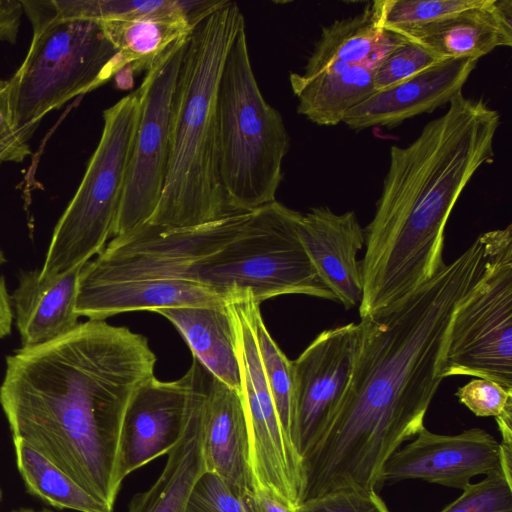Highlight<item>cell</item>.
Segmentation results:
<instances>
[{"instance_id": "obj_1", "label": "cell", "mask_w": 512, "mask_h": 512, "mask_svg": "<svg viewBox=\"0 0 512 512\" xmlns=\"http://www.w3.org/2000/svg\"><path fill=\"white\" fill-rule=\"evenodd\" d=\"M480 234L401 299L361 318L351 376L326 428L303 458V501L376 490L390 456L425 427L439 388L453 314L482 275Z\"/></svg>"}, {"instance_id": "obj_2", "label": "cell", "mask_w": 512, "mask_h": 512, "mask_svg": "<svg viewBox=\"0 0 512 512\" xmlns=\"http://www.w3.org/2000/svg\"><path fill=\"white\" fill-rule=\"evenodd\" d=\"M147 339L103 320L6 358L0 405L12 438L40 453L114 508L123 478L120 442L128 405L154 376Z\"/></svg>"}, {"instance_id": "obj_3", "label": "cell", "mask_w": 512, "mask_h": 512, "mask_svg": "<svg viewBox=\"0 0 512 512\" xmlns=\"http://www.w3.org/2000/svg\"><path fill=\"white\" fill-rule=\"evenodd\" d=\"M499 112L458 94L407 146L393 145L380 197L364 229V318L401 299L445 266L444 230L475 172L494 157Z\"/></svg>"}, {"instance_id": "obj_4", "label": "cell", "mask_w": 512, "mask_h": 512, "mask_svg": "<svg viewBox=\"0 0 512 512\" xmlns=\"http://www.w3.org/2000/svg\"><path fill=\"white\" fill-rule=\"evenodd\" d=\"M244 24L238 4L220 0L189 35L174 93L166 180L147 223L183 228L234 214L219 176L217 90L229 49Z\"/></svg>"}, {"instance_id": "obj_5", "label": "cell", "mask_w": 512, "mask_h": 512, "mask_svg": "<svg viewBox=\"0 0 512 512\" xmlns=\"http://www.w3.org/2000/svg\"><path fill=\"white\" fill-rule=\"evenodd\" d=\"M217 148L222 190L232 213L276 201L289 135L253 72L245 24L225 59L217 90Z\"/></svg>"}, {"instance_id": "obj_6", "label": "cell", "mask_w": 512, "mask_h": 512, "mask_svg": "<svg viewBox=\"0 0 512 512\" xmlns=\"http://www.w3.org/2000/svg\"><path fill=\"white\" fill-rule=\"evenodd\" d=\"M32 39L14 81L18 126L29 141L42 118L71 99L90 92L124 65L100 22L58 19L34 0H21Z\"/></svg>"}, {"instance_id": "obj_7", "label": "cell", "mask_w": 512, "mask_h": 512, "mask_svg": "<svg viewBox=\"0 0 512 512\" xmlns=\"http://www.w3.org/2000/svg\"><path fill=\"white\" fill-rule=\"evenodd\" d=\"M301 216L278 201L254 210L238 236L193 266L189 280L224 296L248 291L259 304L287 294L336 301L300 240Z\"/></svg>"}, {"instance_id": "obj_8", "label": "cell", "mask_w": 512, "mask_h": 512, "mask_svg": "<svg viewBox=\"0 0 512 512\" xmlns=\"http://www.w3.org/2000/svg\"><path fill=\"white\" fill-rule=\"evenodd\" d=\"M139 111L137 90L103 111L100 140L53 230L41 278L83 267L114 236Z\"/></svg>"}, {"instance_id": "obj_9", "label": "cell", "mask_w": 512, "mask_h": 512, "mask_svg": "<svg viewBox=\"0 0 512 512\" xmlns=\"http://www.w3.org/2000/svg\"><path fill=\"white\" fill-rule=\"evenodd\" d=\"M482 237L484 270L453 314L440 376L483 378L512 390V225Z\"/></svg>"}, {"instance_id": "obj_10", "label": "cell", "mask_w": 512, "mask_h": 512, "mask_svg": "<svg viewBox=\"0 0 512 512\" xmlns=\"http://www.w3.org/2000/svg\"><path fill=\"white\" fill-rule=\"evenodd\" d=\"M253 211L234 213L192 227L169 228L145 223L113 237L95 260L82 267L79 284L189 280L193 266L238 236Z\"/></svg>"}, {"instance_id": "obj_11", "label": "cell", "mask_w": 512, "mask_h": 512, "mask_svg": "<svg viewBox=\"0 0 512 512\" xmlns=\"http://www.w3.org/2000/svg\"><path fill=\"white\" fill-rule=\"evenodd\" d=\"M188 38L178 39L160 55L136 89L139 120L113 237L147 223L160 201L170 157L174 93Z\"/></svg>"}, {"instance_id": "obj_12", "label": "cell", "mask_w": 512, "mask_h": 512, "mask_svg": "<svg viewBox=\"0 0 512 512\" xmlns=\"http://www.w3.org/2000/svg\"><path fill=\"white\" fill-rule=\"evenodd\" d=\"M359 339L351 322L322 331L292 361L295 445L302 457L334 415L348 385Z\"/></svg>"}, {"instance_id": "obj_13", "label": "cell", "mask_w": 512, "mask_h": 512, "mask_svg": "<svg viewBox=\"0 0 512 512\" xmlns=\"http://www.w3.org/2000/svg\"><path fill=\"white\" fill-rule=\"evenodd\" d=\"M496 472L501 473L499 442L486 430L443 435L423 427L390 456L380 483L423 480L463 490L473 477Z\"/></svg>"}, {"instance_id": "obj_14", "label": "cell", "mask_w": 512, "mask_h": 512, "mask_svg": "<svg viewBox=\"0 0 512 512\" xmlns=\"http://www.w3.org/2000/svg\"><path fill=\"white\" fill-rule=\"evenodd\" d=\"M186 374L175 381L155 376L134 393L123 422L120 469L125 479L152 460L168 454L179 442L188 416Z\"/></svg>"}, {"instance_id": "obj_15", "label": "cell", "mask_w": 512, "mask_h": 512, "mask_svg": "<svg viewBox=\"0 0 512 512\" xmlns=\"http://www.w3.org/2000/svg\"><path fill=\"white\" fill-rule=\"evenodd\" d=\"M198 370L206 471L220 476L242 496L253 493L249 434L241 394L214 377L200 362Z\"/></svg>"}, {"instance_id": "obj_16", "label": "cell", "mask_w": 512, "mask_h": 512, "mask_svg": "<svg viewBox=\"0 0 512 512\" xmlns=\"http://www.w3.org/2000/svg\"><path fill=\"white\" fill-rule=\"evenodd\" d=\"M300 240L323 284L346 309L359 306L363 295L361 261L365 233L354 211L341 214L314 207L302 214Z\"/></svg>"}, {"instance_id": "obj_17", "label": "cell", "mask_w": 512, "mask_h": 512, "mask_svg": "<svg viewBox=\"0 0 512 512\" xmlns=\"http://www.w3.org/2000/svg\"><path fill=\"white\" fill-rule=\"evenodd\" d=\"M478 60L446 59L384 90L375 91L344 118L360 131L375 126L394 128L412 117L431 113L462 93Z\"/></svg>"}, {"instance_id": "obj_18", "label": "cell", "mask_w": 512, "mask_h": 512, "mask_svg": "<svg viewBox=\"0 0 512 512\" xmlns=\"http://www.w3.org/2000/svg\"><path fill=\"white\" fill-rule=\"evenodd\" d=\"M396 33L444 60H479L498 47H511L512 1L483 0L476 7Z\"/></svg>"}, {"instance_id": "obj_19", "label": "cell", "mask_w": 512, "mask_h": 512, "mask_svg": "<svg viewBox=\"0 0 512 512\" xmlns=\"http://www.w3.org/2000/svg\"><path fill=\"white\" fill-rule=\"evenodd\" d=\"M198 360L188 378V416L179 442L168 453L165 467L146 491L133 497L128 512H184L193 487L206 471L203 453L202 390Z\"/></svg>"}, {"instance_id": "obj_20", "label": "cell", "mask_w": 512, "mask_h": 512, "mask_svg": "<svg viewBox=\"0 0 512 512\" xmlns=\"http://www.w3.org/2000/svg\"><path fill=\"white\" fill-rule=\"evenodd\" d=\"M224 296L208 286L183 279H151L79 284L75 312L89 320H103L130 311L205 306L222 303Z\"/></svg>"}, {"instance_id": "obj_21", "label": "cell", "mask_w": 512, "mask_h": 512, "mask_svg": "<svg viewBox=\"0 0 512 512\" xmlns=\"http://www.w3.org/2000/svg\"><path fill=\"white\" fill-rule=\"evenodd\" d=\"M220 0H172L164 9L134 19L100 22L104 34L133 73L147 71L175 41L189 36Z\"/></svg>"}, {"instance_id": "obj_22", "label": "cell", "mask_w": 512, "mask_h": 512, "mask_svg": "<svg viewBox=\"0 0 512 512\" xmlns=\"http://www.w3.org/2000/svg\"><path fill=\"white\" fill-rule=\"evenodd\" d=\"M81 269L51 278H41L39 270L21 273L10 300L22 347L49 343L79 324L75 306Z\"/></svg>"}, {"instance_id": "obj_23", "label": "cell", "mask_w": 512, "mask_h": 512, "mask_svg": "<svg viewBox=\"0 0 512 512\" xmlns=\"http://www.w3.org/2000/svg\"><path fill=\"white\" fill-rule=\"evenodd\" d=\"M155 312L177 328L193 357L214 377L240 392L235 328L226 300L214 305L171 307Z\"/></svg>"}, {"instance_id": "obj_24", "label": "cell", "mask_w": 512, "mask_h": 512, "mask_svg": "<svg viewBox=\"0 0 512 512\" xmlns=\"http://www.w3.org/2000/svg\"><path fill=\"white\" fill-rule=\"evenodd\" d=\"M377 65H331L303 78L291 73L290 85L298 100L297 112L311 122L334 126L375 92L374 69Z\"/></svg>"}, {"instance_id": "obj_25", "label": "cell", "mask_w": 512, "mask_h": 512, "mask_svg": "<svg viewBox=\"0 0 512 512\" xmlns=\"http://www.w3.org/2000/svg\"><path fill=\"white\" fill-rule=\"evenodd\" d=\"M405 39L378 25L371 2L361 13L324 27L303 71L298 74L311 77L333 63L377 65Z\"/></svg>"}, {"instance_id": "obj_26", "label": "cell", "mask_w": 512, "mask_h": 512, "mask_svg": "<svg viewBox=\"0 0 512 512\" xmlns=\"http://www.w3.org/2000/svg\"><path fill=\"white\" fill-rule=\"evenodd\" d=\"M12 439L18 471L31 495L58 509L113 512L23 440Z\"/></svg>"}, {"instance_id": "obj_27", "label": "cell", "mask_w": 512, "mask_h": 512, "mask_svg": "<svg viewBox=\"0 0 512 512\" xmlns=\"http://www.w3.org/2000/svg\"><path fill=\"white\" fill-rule=\"evenodd\" d=\"M254 327L264 374L281 426L287 439L297 450L292 361L271 337L262 319L261 311L255 315Z\"/></svg>"}, {"instance_id": "obj_28", "label": "cell", "mask_w": 512, "mask_h": 512, "mask_svg": "<svg viewBox=\"0 0 512 512\" xmlns=\"http://www.w3.org/2000/svg\"><path fill=\"white\" fill-rule=\"evenodd\" d=\"M172 0H35L46 15L58 19L97 22L134 19L159 11Z\"/></svg>"}, {"instance_id": "obj_29", "label": "cell", "mask_w": 512, "mask_h": 512, "mask_svg": "<svg viewBox=\"0 0 512 512\" xmlns=\"http://www.w3.org/2000/svg\"><path fill=\"white\" fill-rule=\"evenodd\" d=\"M483 0H376L372 2L378 25L400 31L438 21L476 7Z\"/></svg>"}, {"instance_id": "obj_30", "label": "cell", "mask_w": 512, "mask_h": 512, "mask_svg": "<svg viewBox=\"0 0 512 512\" xmlns=\"http://www.w3.org/2000/svg\"><path fill=\"white\" fill-rule=\"evenodd\" d=\"M443 60L424 46L405 39L375 67V91L393 87Z\"/></svg>"}, {"instance_id": "obj_31", "label": "cell", "mask_w": 512, "mask_h": 512, "mask_svg": "<svg viewBox=\"0 0 512 512\" xmlns=\"http://www.w3.org/2000/svg\"><path fill=\"white\" fill-rule=\"evenodd\" d=\"M440 512H512V484L500 472L469 483Z\"/></svg>"}, {"instance_id": "obj_32", "label": "cell", "mask_w": 512, "mask_h": 512, "mask_svg": "<svg viewBox=\"0 0 512 512\" xmlns=\"http://www.w3.org/2000/svg\"><path fill=\"white\" fill-rule=\"evenodd\" d=\"M184 512H251L246 495L224 479L205 471L195 483Z\"/></svg>"}, {"instance_id": "obj_33", "label": "cell", "mask_w": 512, "mask_h": 512, "mask_svg": "<svg viewBox=\"0 0 512 512\" xmlns=\"http://www.w3.org/2000/svg\"><path fill=\"white\" fill-rule=\"evenodd\" d=\"M31 154L18 126L13 78H0V168L4 163H22Z\"/></svg>"}, {"instance_id": "obj_34", "label": "cell", "mask_w": 512, "mask_h": 512, "mask_svg": "<svg viewBox=\"0 0 512 512\" xmlns=\"http://www.w3.org/2000/svg\"><path fill=\"white\" fill-rule=\"evenodd\" d=\"M297 512H390L376 490L345 488L303 501Z\"/></svg>"}, {"instance_id": "obj_35", "label": "cell", "mask_w": 512, "mask_h": 512, "mask_svg": "<svg viewBox=\"0 0 512 512\" xmlns=\"http://www.w3.org/2000/svg\"><path fill=\"white\" fill-rule=\"evenodd\" d=\"M455 395L479 417L496 418L512 407V390L488 379L475 378L459 387Z\"/></svg>"}, {"instance_id": "obj_36", "label": "cell", "mask_w": 512, "mask_h": 512, "mask_svg": "<svg viewBox=\"0 0 512 512\" xmlns=\"http://www.w3.org/2000/svg\"><path fill=\"white\" fill-rule=\"evenodd\" d=\"M23 14L21 0H0V42H17Z\"/></svg>"}, {"instance_id": "obj_37", "label": "cell", "mask_w": 512, "mask_h": 512, "mask_svg": "<svg viewBox=\"0 0 512 512\" xmlns=\"http://www.w3.org/2000/svg\"><path fill=\"white\" fill-rule=\"evenodd\" d=\"M251 512H297L293 508L267 491L256 489L246 495Z\"/></svg>"}, {"instance_id": "obj_38", "label": "cell", "mask_w": 512, "mask_h": 512, "mask_svg": "<svg viewBox=\"0 0 512 512\" xmlns=\"http://www.w3.org/2000/svg\"><path fill=\"white\" fill-rule=\"evenodd\" d=\"M6 262V258L0 249V265ZM13 312L10 295L8 294L5 280L0 276V338H4L11 332Z\"/></svg>"}, {"instance_id": "obj_39", "label": "cell", "mask_w": 512, "mask_h": 512, "mask_svg": "<svg viewBox=\"0 0 512 512\" xmlns=\"http://www.w3.org/2000/svg\"><path fill=\"white\" fill-rule=\"evenodd\" d=\"M13 512H52V511L47 510V509H44L42 511H36V510H33V509L22 508V509H19V510H15Z\"/></svg>"}, {"instance_id": "obj_40", "label": "cell", "mask_w": 512, "mask_h": 512, "mask_svg": "<svg viewBox=\"0 0 512 512\" xmlns=\"http://www.w3.org/2000/svg\"><path fill=\"white\" fill-rule=\"evenodd\" d=\"M2 499V490H1V487H0V500Z\"/></svg>"}]
</instances>
